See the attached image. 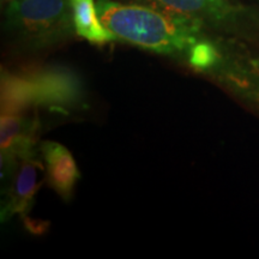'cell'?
I'll list each match as a JSON object with an SVG mask.
<instances>
[{"mask_svg": "<svg viewBox=\"0 0 259 259\" xmlns=\"http://www.w3.org/2000/svg\"><path fill=\"white\" fill-rule=\"evenodd\" d=\"M100 19L118 40L171 57H185L203 35V25L147 4L97 0Z\"/></svg>", "mask_w": 259, "mask_h": 259, "instance_id": "1", "label": "cell"}, {"mask_svg": "<svg viewBox=\"0 0 259 259\" xmlns=\"http://www.w3.org/2000/svg\"><path fill=\"white\" fill-rule=\"evenodd\" d=\"M5 29L31 51L54 46L76 32L70 0H11L6 6Z\"/></svg>", "mask_w": 259, "mask_h": 259, "instance_id": "2", "label": "cell"}, {"mask_svg": "<svg viewBox=\"0 0 259 259\" xmlns=\"http://www.w3.org/2000/svg\"><path fill=\"white\" fill-rule=\"evenodd\" d=\"M2 179L5 180L0 210L2 222L8 221L15 215L27 216L34 205L37 191L46 180L41 153L36 149L22 155Z\"/></svg>", "mask_w": 259, "mask_h": 259, "instance_id": "3", "label": "cell"}, {"mask_svg": "<svg viewBox=\"0 0 259 259\" xmlns=\"http://www.w3.org/2000/svg\"><path fill=\"white\" fill-rule=\"evenodd\" d=\"M24 73L32 84L36 106L60 112L82 108L85 101L82 79L69 67L52 65Z\"/></svg>", "mask_w": 259, "mask_h": 259, "instance_id": "4", "label": "cell"}, {"mask_svg": "<svg viewBox=\"0 0 259 259\" xmlns=\"http://www.w3.org/2000/svg\"><path fill=\"white\" fill-rule=\"evenodd\" d=\"M170 14L184 16L205 27L239 29L250 17L247 10L228 4L225 0H141Z\"/></svg>", "mask_w": 259, "mask_h": 259, "instance_id": "5", "label": "cell"}, {"mask_svg": "<svg viewBox=\"0 0 259 259\" xmlns=\"http://www.w3.org/2000/svg\"><path fill=\"white\" fill-rule=\"evenodd\" d=\"M40 121L36 115L27 112L2 113L0 119V167L2 177L11 169L22 155L36 150L40 134Z\"/></svg>", "mask_w": 259, "mask_h": 259, "instance_id": "6", "label": "cell"}, {"mask_svg": "<svg viewBox=\"0 0 259 259\" xmlns=\"http://www.w3.org/2000/svg\"><path fill=\"white\" fill-rule=\"evenodd\" d=\"M40 153L46 170V183L61 199L69 202L73 189L80 179L76 161L69 149L60 143L45 141L40 145Z\"/></svg>", "mask_w": 259, "mask_h": 259, "instance_id": "7", "label": "cell"}, {"mask_svg": "<svg viewBox=\"0 0 259 259\" xmlns=\"http://www.w3.org/2000/svg\"><path fill=\"white\" fill-rule=\"evenodd\" d=\"M70 4L77 35L95 45L118 40V37L103 25L94 0H70Z\"/></svg>", "mask_w": 259, "mask_h": 259, "instance_id": "8", "label": "cell"}, {"mask_svg": "<svg viewBox=\"0 0 259 259\" xmlns=\"http://www.w3.org/2000/svg\"><path fill=\"white\" fill-rule=\"evenodd\" d=\"M31 107H36V103L27 74L2 70V113L28 112Z\"/></svg>", "mask_w": 259, "mask_h": 259, "instance_id": "9", "label": "cell"}, {"mask_svg": "<svg viewBox=\"0 0 259 259\" xmlns=\"http://www.w3.org/2000/svg\"><path fill=\"white\" fill-rule=\"evenodd\" d=\"M220 57H221V48L215 41L204 36V34L194 42L185 54L187 64L197 72L205 74L218 64Z\"/></svg>", "mask_w": 259, "mask_h": 259, "instance_id": "10", "label": "cell"}, {"mask_svg": "<svg viewBox=\"0 0 259 259\" xmlns=\"http://www.w3.org/2000/svg\"><path fill=\"white\" fill-rule=\"evenodd\" d=\"M3 2H6V3H9V2H11V0H3Z\"/></svg>", "mask_w": 259, "mask_h": 259, "instance_id": "11", "label": "cell"}]
</instances>
